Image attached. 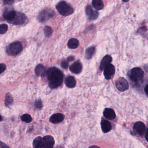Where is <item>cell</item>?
Returning <instances> with one entry per match:
<instances>
[{"mask_svg":"<svg viewBox=\"0 0 148 148\" xmlns=\"http://www.w3.org/2000/svg\"><path fill=\"white\" fill-rule=\"evenodd\" d=\"M49 85L52 89L60 87L63 84L64 75L59 69L55 67H51L47 72Z\"/></svg>","mask_w":148,"mask_h":148,"instance_id":"obj_1","label":"cell"},{"mask_svg":"<svg viewBox=\"0 0 148 148\" xmlns=\"http://www.w3.org/2000/svg\"><path fill=\"white\" fill-rule=\"evenodd\" d=\"M55 144L53 137L46 136L42 138L37 137L33 142L34 148H53Z\"/></svg>","mask_w":148,"mask_h":148,"instance_id":"obj_2","label":"cell"},{"mask_svg":"<svg viewBox=\"0 0 148 148\" xmlns=\"http://www.w3.org/2000/svg\"><path fill=\"white\" fill-rule=\"evenodd\" d=\"M143 71L139 67L132 68L128 73V75L130 80L135 84H138L143 78Z\"/></svg>","mask_w":148,"mask_h":148,"instance_id":"obj_3","label":"cell"},{"mask_svg":"<svg viewBox=\"0 0 148 148\" xmlns=\"http://www.w3.org/2000/svg\"><path fill=\"white\" fill-rule=\"evenodd\" d=\"M56 8L58 12L63 16H69L73 13L72 7L64 1L59 2L56 5Z\"/></svg>","mask_w":148,"mask_h":148,"instance_id":"obj_4","label":"cell"},{"mask_svg":"<svg viewBox=\"0 0 148 148\" xmlns=\"http://www.w3.org/2000/svg\"><path fill=\"white\" fill-rule=\"evenodd\" d=\"M22 45L19 42H15L11 44L7 49V52L9 55L16 56L22 51Z\"/></svg>","mask_w":148,"mask_h":148,"instance_id":"obj_5","label":"cell"},{"mask_svg":"<svg viewBox=\"0 0 148 148\" xmlns=\"http://www.w3.org/2000/svg\"><path fill=\"white\" fill-rule=\"evenodd\" d=\"M55 12L51 9L42 11L38 16V19L40 22H44L53 17Z\"/></svg>","mask_w":148,"mask_h":148,"instance_id":"obj_6","label":"cell"},{"mask_svg":"<svg viewBox=\"0 0 148 148\" xmlns=\"http://www.w3.org/2000/svg\"><path fill=\"white\" fill-rule=\"evenodd\" d=\"M115 84L117 89L119 91H125L129 89V84L124 78L119 77L116 81Z\"/></svg>","mask_w":148,"mask_h":148,"instance_id":"obj_7","label":"cell"},{"mask_svg":"<svg viewBox=\"0 0 148 148\" xmlns=\"http://www.w3.org/2000/svg\"><path fill=\"white\" fill-rule=\"evenodd\" d=\"M115 66L112 64H110L104 69V76L106 79H110L112 78L115 74Z\"/></svg>","mask_w":148,"mask_h":148,"instance_id":"obj_8","label":"cell"},{"mask_svg":"<svg viewBox=\"0 0 148 148\" xmlns=\"http://www.w3.org/2000/svg\"><path fill=\"white\" fill-rule=\"evenodd\" d=\"M133 130L139 136H143L145 133V126L143 122H137L133 125Z\"/></svg>","mask_w":148,"mask_h":148,"instance_id":"obj_9","label":"cell"},{"mask_svg":"<svg viewBox=\"0 0 148 148\" xmlns=\"http://www.w3.org/2000/svg\"><path fill=\"white\" fill-rule=\"evenodd\" d=\"M86 13L90 20H95L99 16V12L92 9L90 5H88L86 8Z\"/></svg>","mask_w":148,"mask_h":148,"instance_id":"obj_10","label":"cell"},{"mask_svg":"<svg viewBox=\"0 0 148 148\" xmlns=\"http://www.w3.org/2000/svg\"><path fill=\"white\" fill-rule=\"evenodd\" d=\"M17 12L14 10H5L3 13V17L9 23H11L15 19L17 15Z\"/></svg>","mask_w":148,"mask_h":148,"instance_id":"obj_11","label":"cell"},{"mask_svg":"<svg viewBox=\"0 0 148 148\" xmlns=\"http://www.w3.org/2000/svg\"><path fill=\"white\" fill-rule=\"evenodd\" d=\"M70 70L72 73L78 74L82 72V65L80 61H77L70 66Z\"/></svg>","mask_w":148,"mask_h":148,"instance_id":"obj_12","label":"cell"},{"mask_svg":"<svg viewBox=\"0 0 148 148\" xmlns=\"http://www.w3.org/2000/svg\"><path fill=\"white\" fill-rule=\"evenodd\" d=\"M65 118V116L62 113H57L50 117L49 121L53 124H58L62 122Z\"/></svg>","mask_w":148,"mask_h":148,"instance_id":"obj_13","label":"cell"},{"mask_svg":"<svg viewBox=\"0 0 148 148\" xmlns=\"http://www.w3.org/2000/svg\"><path fill=\"white\" fill-rule=\"evenodd\" d=\"M26 20V17L23 14L17 12L15 19L11 23V24L15 25H22L25 22Z\"/></svg>","mask_w":148,"mask_h":148,"instance_id":"obj_14","label":"cell"},{"mask_svg":"<svg viewBox=\"0 0 148 148\" xmlns=\"http://www.w3.org/2000/svg\"><path fill=\"white\" fill-rule=\"evenodd\" d=\"M104 116L109 120H113L116 117V113L112 109L110 108H106L103 112Z\"/></svg>","mask_w":148,"mask_h":148,"instance_id":"obj_15","label":"cell"},{"mask_svg":"<svg viewBox=\"0 0 148 148\" xmlns=\"http://www.w3.org/2000/svg\"><path fill=\"white\" fill-rule=\"evenodd\" d=\"M101 127L102 131L103 133H107L112 130V126L111 124L108 120L102 119L101 122Z\"/></svg>","mask_w":148,"mask_h":148,"instance_id":"obj_16","label":"cell"},{"mask_svg":"<svg viewBox=\"0 0 148 148\" xmlns=\"http://www.w3.org/2000/svg\"><path fill=\"white\" fill-rule=\"evenodd\" d=\"M112 60L111 56L110 55H106L102 59L100 65V69L101 71H103L106 67L108 65L110 64Z\"/></svg>","mask_w":148,"mask_h":148,"instance_id":"obj_17","label":"cell"},{"mask_svg":"<svg viewBox=\"0 0 148 148\" xmlns=\"http://www.w3.org/2000/svg\"><path fill=\"white\" fill-rule=\"evenodd\" d=\"M35 73L38 76L44 77L47 74L46 71L44 66L39 64L36 66L35 69Z\"/></svg>","mask_w":148,"mask_h":148,"instance_id":"obj_18","label":"cell"},{"mask_svg":"<svg viewBox=\"0 0 148 148\" xmlns=\"http://www.w3.org/2000/svg\"><path fill=\"white\" fill-rule=\"evenodd\" d=\"M65 84L68 88H73L76 86V81L73 77L69 76L66 79Z\"/></svg>","mask_w":148,"mask_h":148,"instance_id":"obj_19","label":"cell"},{"mask_svg":"<svg viewBox=\"0 0 148 148\" xmlns=\"http://www.w3.org/2000/svg\"><path fill=\"white\" fill-rule=\"evenodd\" d=\"M67 45L70 49H76L78 47L79 45V42L77 39L71 38L68 41Z\"/></svg>","mask_w":148,"mask_h":148,"instance_id":"obj_20","label":"cell"},{"mask_svg":"<svg viewBox=\"0 0 148 148\" xmlns=\"http://www.w3.org/2000/svg\"><path fill=\"white\" fill-rule=\"evenodd\" d=\"M92 3V6L96 10L99 11L103 8V3L101 0H93Z\"/></svg>","mask_w":148,"mask_h":148,"instance_id":"obj_21","label":"cell"},{"mask_svg":"<svg viewBox=\"0 0 148 148\" xmlns=\"http://www.w3.org/2000/svg\"><path fill=\"white\" fill-rule=\"evenodd\" d=\"M95 52V47L94 46L90 47L86 49V58L87 59H90L92 58Z\"/></svg>","mask_w":148,"mask_h":148,"instance_id":"obj_22","label":"cell"},{"mask_svg":"<svg viewBox=\"0 0 148 148\" xmlns=\"http://www.w3.org/2000/svg\"><path fill=\"white\" fill-rule=\"evenodd\" d=\"M13 103V98L11 94L7 93L5 99V105L6 106H9Z\"/></svg>","mask_w":148,"mask_h":148,"instance_id":"obj_23","label":"cell"},{"mask_svg":"<svg viewBox=\"0 0 148 148\" xmlns=\"http://www.w3.org/2000/svg\"><path fill=\"white\" fill-rule=\"evenodd\" d=\"M21 120L23 122H25L26 123H31L32 121V118L31 115L29 114H25L22 115L21 116Z\"/></svg>","mask_w":148,"mask_h":148,"instance_id":"obj_24","label":"cell"},{"mask_svg":"<svg viewBox=\"0 0 148 148\" xmlns=\"http://www.w3.org/2000/svg\"><path fill=\"white\" fill-rule=\"evenodd\" d=\"M44 33L46 37H50L53 33L52 29L50 27L46 26L44 28Z\"/></svg>","mask_w":148,"mask_h":148,"instance_id":"obj_25","label":"cell"},{"mask_svg":"<svg viewBox=\"0 0 148 148\" xmlns=\"http://www.w3.org/2000/svg\"><path fill=\"white\" fill-rule=\"evenodd\" d=\"M8 29V27L6 24H1L0 25V34H4L5 33Z\"/></svg>","mask_w":148,"mask_h":148,"instance_id":"obj_26","label":"cell"},{"mask_svg":"<svg viewBox=\"0 0 148 148\" xmlns=\"http://www.w3.org/2000/svg\"><path fill=\"white\" fill-rule=\"evenodd\" d=\"M35 106L36 109L41 110L43 107V104L40 99H38L35 101Z\"/></svg>","mask_w":148,"mask_h":148,"instance_id":"obj_27","label":"cell"},{"mask_svg":"<svg viewBox=\"0 0 148 148\" xmlns=\"http://www.w3.org/2000/svg\"><path fill=\"white\" fill-rule=\"evenodd\" d=\"M69 65V62L66 60H64L61 63V66L64 69H67Z\"/></svg>","mask_w":148,"mask_h":148,"instance_id":"obj_28","label":"cell"},{"mask_svg":"<svg viewBox=\"0 0 148 148\" xmlns=\"http://www.w3.org/2000/svg\"><path fill=\"white\" fill-rule=\"evenodd\" d=\"M6 68V66L5 64H0V74L3 72Z\"/></svg>","mask_w":148,"mask_h":148,"instance_id":"obj_29","label":"cell"},{"mask_svg":"<svg viewBox=\"0 0 148 148\" xmlns=\"http://www.w3.org/2000/svg\"><path fill=\"white\" fill-rule=\"evenodd\" d=\"M0 148H10L9 146L4 143L1 141H0Z\"/></svg>","mask_w":148,"mask_h":148,"instance_id":"obj_30","label":"cell"},{"mask_svg":"<svg viewBox=\"0 0 148 148\" xmlns=\"http://www.w3.org/2000/svg\"><path fill=\"white\" fill-rule=\"evenodd\" d=\"M89 148H101L99 146H97V145H91L90 146Z\"/></svg>","mask_w":148,"mask_h":148,"instance_id":"obj_31","label":"cell"},{"mask_svg":"<svg viewBox=\"0 0 148 148\" xmlns=\"http://www.w3.org/2000/svg\"><path fill=\"white\" fill-rule=\"evenodd\" d=\"M147 88H148V85H146V86H145V87L144 89V91L145 92V93H146V95H147Z\"/></svg>","mask_w":148,"mask_h":148,"instance_id":"obj_32","label":"cell"}]
</instances>
